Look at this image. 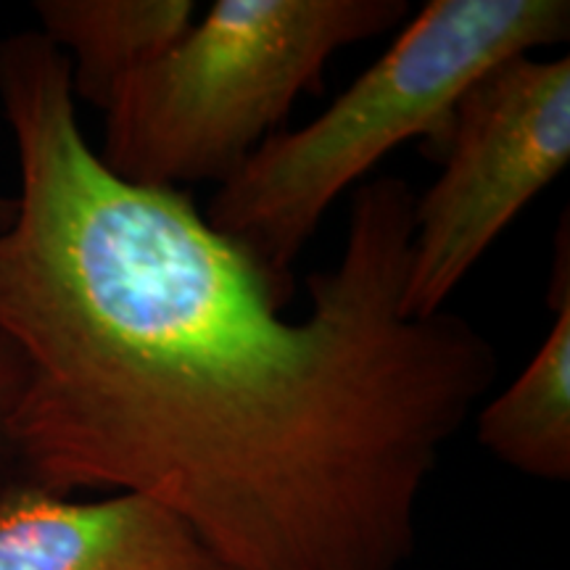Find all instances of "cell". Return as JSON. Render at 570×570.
<instances>
[{"label":"cell","instance_id":"1","mask_svg":"<svg viewBox=\"0 0 570 570\" xmlns=\"http://www.w3.org/2000/svg\"><path fill=\"white\" fill-rule=\"evenodd\" d=\"M19 194L0 227V338L24 381L6 425L24 483L138 494L227 570H402L417 502L494 386L499 352L454 312L402 309L415 194L356 185L309 312L185 190L111 173L67 59L0 40Z\"/></svg>","mask_w":570,"mask_h":570},{"label":"cell","instance_id":"2","mask_svg":"<svg viewBox=\"0 0 570 570\" xmlns=\"http://www.w3.org/2000/svg\"><path fill=\"white\" fill-rule=\"evenodd\" d=\"M568 32V0H431L315 122L269 135L219 185L206 223L288 304L296 259L344 190L402 142L425 135L444 146L470 85L510 56L560 46Z\"/></svg>","mask_w":570,"mask_h":570},{"label":"cell","instance_id":"3","mask_svg":"<svg viewBox=\"0 0 570 570\" xmlns=\"http://www.w3.org/2000/svg\"><path fill=\"white\" fill-rule=\"evenodd\" d=\"M404 0H217L111 92L98 156L142 188L225 185L341 48L394 30Z\"/></svg>","mask_w":570,"mask_h":570},{"label":"cell","instance_id":"4","mask_svg":"<svg viewBox=\"0 0 570 570\" xmlns=\"http://www.w3.org/2000/svg\"><path fill=\"white\" fill-rule=\"evenodd\" d=\"M444 173L412 209L402 309L444 312L512 219L570 161V59L518 53L481 75L454 109Z\"/></svg>","mask_w":570,"mask_h":570},{"label":"cell","instance_id":"5","mask_svg":"<svg viewBox=\"0 0 570 570\" xmlns=\"http://www.w3.org/2000/svg\"><path fill=\"white\" fill-rule=\"evenodd\" d=\"M0 570H227L196 531L138 494L75 502L32 483L0 494Z\"/></svg>","mask_w":570,"mask_h":570},{"label":"cell","instance_id":"6","mask_svg":"<svg viewBox=\"0 0 570 570\" xmlns=\"http://www.w3.org/2000/svg\"><path fill=\"white\" fill-rule=\"evenodd\" d=\"M40 32L63 53L77 101L104 109L135 71L194 27V0H40Z\"/></svg>","mask_w":570,"mask_h":570},{"label":"cell","instance_id":"7","mask_svg":"<svg viewBox=\"0 0 570 570\" xmlns=\"http://www.w3.org/2000/svg\"><path fill=\"white\" fill-rule=\"evenodd\" d=\"M554 323L515 381L479 415V441L497 460L541 481L570 475V277L554 267Z\"/></svg>","mask_w":570,"mask_h":570},{"label":"cell","instance_id":"8","mask_svg":"<svg viewBox=\"0 0 570 570\" xmlns=\"http://www.w3.org/2000/svg\"><path fill=\"white\" fill-rule=\"evenodd\" d=\"M21 381H24V365H21V356L9 341L0 338V468L13 465V454L9 446L6 425H9L13 404H17L19 399ZM6 489L9 487H0V494H3Z\"/></svg>","mask_w":570,"mask_h":570},{"label":"cell","instance_id":"9","mask_svg":"<svg viewBox=\"0 0 570 570\" xmlns=\"http://www.w3.org/2000/svg\"><path fill=\"white\" fill-rule=\"evenodd\" d=\"M13 214V196H0V227L11 219Z\"/></svg>","mask_w":570,"mask_h":570}]
</instances>
